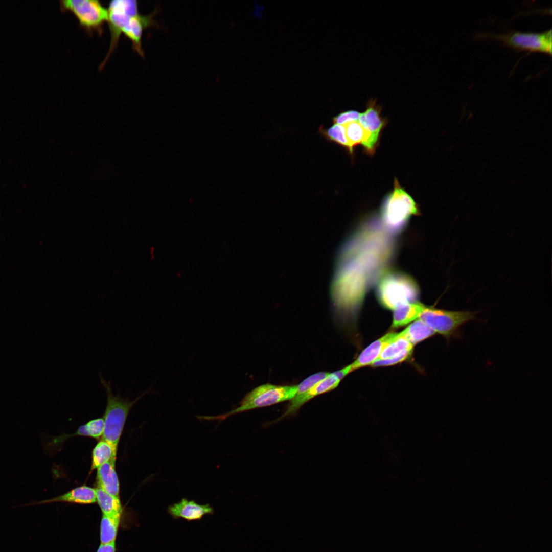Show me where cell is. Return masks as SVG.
Returning <instances> with one entry per match:
<instances>
[{
	"instance_id": "obj_1",
	"label": "cell",
	"mask_w": 552,
	"mask_h": 552,
	"mask_svg": "<svg viewBox=\"0 0 552 552\" xmlns=\"http://www.w3.org/2000/svg\"><path fill=\"white\" fill-rule=\"evenodd\" d=\"M100 380L107 394L106 406L103 418L104 429L102 439L110 444L117 453L119 443L131 408L146 394L155 393V391L150 387L135 400L130 401L128 398H122L119 392L114 396L112 392L111 381H106L100 374Z\"/></svg>"
},
{
	"instance_id": "obj_2",
	"label": "cell",
	"mask_w": 552,
	"mask_h": 552,
	"mask_svg": "<svg viewBox=\"0 0 552 552\" xmlns=\"http://www.w3.org/2000/svg\"><path fill=\"white\" fill-rule=\"evenodd\" d=\"M420 291L409 275L397 271L385 272L379 280L376 295L380 305L394 310L402 305L417 302Z\"/></svg>"
},
{
	"instance_id": "obj_3",
	"label": "cell",
	"mask_w": 552,
	"mask_h": 552,
	"mask_svg": "<svg viewBox=\"0 0 552 552\" xmlns=\"http://www.w3.org/2000/svg\"><path fill=\"white\" fill-rule=\"evenodd\" d=\"M297 390V385L264 384L248 392L242 399L239 405L231 411L215 416H197V418L201 421H218L221 422L239 413L291 400L296 395Z\"/></svg>"
},
{
	"instance_id": "obj_4",
	"label": "cell",
	"mask_w": 552,
	"mask_h": 552,
	"mask_svg": "<svg viewBox=\"0 0 552 552\" xmlns=\"http://www.w3.org/2000/svg\"><path fill=\"white\" fill-rule=\"evenodd\" d=\"M158 11L159 8H156L150 14L143 15L135 9L121 11L113 18V32L117 36L124 34L131 41L133 50L144 57L145 53L142 45L143 32L149 26H160L154 19Z\"/></svg>"
},
{
	"instance_id": "obj_5",
	"label": "cell",
	"mask_w": 552,
	"mask_h": 552,
	"mask_svg": "<svg viewBox=\"0 0 552 552\" xmlns=\"http://www.w3.org/2000/svg\"><path fill=\"white\" fill-rule=\"evenodd\" d=\"M478 313L469 310H447L426 306L419 319L435 333L449 340L457 334L462 326L476 319Z\"/></svg>"
},
{
	"instance_id": "obj_6",
	"label": "cell",
	"mask_w": 552,
	"mask_h": 552,
	"mask_svg": "<svg viewBox=\"0 0 552 552\" xmlns=\"http://www.w3.org/2000/svg\"><path fill=\"white\" fill-rule=\"evenodd\" d=\"M419 213L416 203L395 179L394 190L387 197L381 210L384 224L389 229H397L411 216Z\"/></svg>"
},
{
	"instance_id": "obj_7",
	"label": "cell",
	"mask_w": 552,
	"mask_h": 552,
	"mask_svg": "<svg viewBox=\"0 0 552 552\" xmlns=\"http://www.w3.org/2000/svg\"><path fill=\"white\" fill-rule=\"evenodd\" d=\"M62 12L69 11L77 19L79 25L89 35L102 34L103 26L107 21L108 11L98 0H61Z\"/></svg>"
},
{
	"instance_id": "obj_8",
	"label": "cell",
	"mask_w": 552,
	"mask_h": 552,
	"mask_svg": "<svg viewBox=\"0 0 552 552\" xmlns=\"http://www.w3.org/2000/svg\"><path fill=\"white\" fill-rule=\"evenodd\" d=\"M495 36L505 44L515 48L540 51L550 54L551 53V29L541 33L515 32Z\"/></svg>"
},
{
	"instance_id": "obj_9",
	"label": "cell",
	"mask_w": 552,
	"mask_h": 552,
	"mask_svg": "<svg viewBox=\"0 0 552 552\" xmlns=\"http://www.w3.org/2000/svg\"><path fill=\"white\" fill-rule=\"evenodd\" d=\"M376 99H370L366 109L360 113L358 122L366 132L368 137L362 145L366 151L372 154L376 148L380 133L385 125L386 121L380 116L381 108L376 104Z\"/></svg>"
},
{
	"instance_id": "obj_10",
	"label": "cell",
	"mask_w": 552,
	"mask_h": 552,
	"mask_svg": "<svg viewBox=\"0 0 552 552\" xmlns=\"http://www.w3.org/2000/svg\"><path fill=\"white\" fill-rule=\"evenodd\" d=\"M341 380L335 372L330 373L326 378L316 384L306 392L295 396L291 400L284 413L275 422L280 421L289 416L294 415L304 404L314 397L335 389L339 385Z\"/></svg>"
},
{
	"instance_id": "obj_11",
	"label": "cell",
	"mask_w": 552,
	"mask_h": 552,
	"mask_svg": "<svg viewBox=\"0 0 552 552\" xmlns=\"http://www.w3.org/2000/svg\"><path fill=\"white\" fill-rule=\"evenodd\" d=\"M214 512V509L210 504H201L186 498L167 508V513L174 519L181 518L188 521L201 520L204 516L212 515Z\"/></svg>"
},
{
	"instance_id": "obj_12",
	"label": "cell",
	"mask_w": 552,
	"mask_h": 552,
	"mask_svg": "<svg viewBox=\"0 0 552 552\" xmlns=\"http://www.w3.org/2000/svg\"><path fill=\"white\" fill-rule=\"evenodd\" d=\"M53 502H68L80 504L95 503L96 502V488L87 486H81L51 499L31 502L25 505Z\"/></svg>"
},
{
	"instance_id": "obj_13",
	"label": "cell",
	"mask_w": 552,
	"mask_h": 552,
	"mask_svg": "<svg viewBox=\"0 0 552 552\" xmlns=\"http://www.w3.org/2000/svg\"><path fill=\"white\" fill-rule=\"evenodd\" d=\"M398 333L390 332L375 340L359 354L351 364L352 372L362 367L371 365L377 360L383 349L397 336Z\"/></svg>"
},
{
	"instance_id": "obj_14",
	"label": "cell",
	"mask_w": 552,
	"mask_h": 552,
	"mask_svg": "<svg viewBox=\"0 0 552 552\" xmlns=\"http://www.w3.org/2000/svg\"><path fill=\"white\" fill-rule=\"evenodd\" d=\"M115 463L110 460L97 468V487L110 495L120 497V482Z\"/></svg>"
},
{
	"instance_id": "obj_15",
	"label": "cell",
	"mask_w": 552,
	"mask_h": 552,
	"mask_svg": "<svg viewBox=\"0 0 552 552\" xmlns=\"http://www.w3.org/2000/svg\"><path fill=\"white\" fill-rule=\"evenodd\" d=\"M426 307L423 304L416 302L402 305L393 310L391 327L398 328L419 318Z\"/></svg>"
},
{
	"instance_id": "obj_16",
	"label": "cell",
	"mask_w": 552,
	"mask_h": 552,
	"mask_svg": "<svg viewBox=\"0 0 552 552\" xmlns=\"http://www.w3.org/2000/svg\"><path fill=\"white\" fill-rule=\"evenodd\" d=\"M96 502H97L102 515L121 517L123 511L120 497L110 495L100 488H96Z\"/></svg>"
},
{
	"instance_id": "obj_17",
	"label": "cell",
	"mask_w": 552,
	"mask_h": 552,
	"mask_svg": "<svg viewBox=\"0 0 552 552\" xmlns=\"http://www.w3.org/2000/svg\"><path fill=\"white\" fill-rule=\"evenodd\" d=\"M399 333L413 346L432 336L435 332L423 321L418 319Z\"/></svg>"
},
{
	"instance_id": "obj_18",
	"label": "cell",
	"mask_w": 552,
	"mask_h": 552,
	"mask_svg": "<svg viewBox=\"0 0 552 552\" xmlns=\"http://www.w3.org/2000/svg\"><path fill=\"white\" fill-rule=\"evenodd\" d=\"M117 454L110 444L101 439L93 450L90 471L110 460L116 462Z\"/></svg>"
},
{
	"instance_id": "obj_19",
	"label": "cell",
	"mask_w": 552,
	"mask_h": 552,
	"mask_svg": "<svg viewBox=\"0 0 552 552\" xmlns=\"http://www.w3.org/2000/svg\"><path fill=\"white\" fill-rule=\"evenodd\" d=\"M121 518L102 515L100 525L101 544H107L116 541Z\"/></svg>"
},
{
	"instance_id": "obj_20",
	"label": "cell",
	"mask_w": 552,
	"mask_h": 552,
	"mask_svg": "<svg viewBox=\"0 0 552 552\" xmlns=\"http://www.w3.org/2000/svg\"><path fill=\"white\" fill-rule=\"evenodd\" d=\"M104 429V420L103 418H97L89 421L87 423L79 427L75 433L72 434L63 435L59 438L60 440L74 436H84L95 439L102 436Z\"/></svg>"
},
{
	"instance_id": "obj_21",
	"label": "cell",
	"mask_w": 552,
	"mask_h": 552,
	"mask_svg": "<svg viewBox=\"0 0 552 552\" xmlns=\"http://www.w3.org/2000/svg\"><path fill=\"white\" fill-rule=\"evenodd\" d=\"M413 346L398 333L396 337L383 349L377 359H385L399 355L406 351L413 350Z\"/></svg>"
},
{
	"instance_id": "obj_22",
	"label": "cell",
	"mask_w": 552,
	"mask_h": 552,
	"mask_svg": "<svg viewBox=\"0 0 552 552\" xmlns=\"http://www.w3.org/2000/svg\"><path fill=\"white\" fill-rule=\"evenodd\" d=\"M319 131L325 139L347 148L349 152L352 154L353 149L347 139L344 125L334 124L328 129L320 126Z\"/></svg>"
},
{
	"instance_id": "obj_23",
	"label": "cell",
	"mask_w": 552,
	"mask_h": 552,
	"mask_svg": "<svg viewBox=\"0 0 552 552\" xmlns=\"http://www.w3.org/2000/svg\"><path fill=\"white\" fill-rule=\"evenodd\" d=\"M347 139L353 149L354 146L362 144L368 135L358 121H354L344 125Z\"/></svg>"
},
{
	"instance_id": "obj_24",
	"label": "cell",
	"mask_w": 552,
	"mask_h": 552,
	"mask_svg": "<svg viewBox=\"0 0 552 552\" xmlns=\"http://www.w3.org/2000/svg\"><path fill=\"white\" fill-rule=\"evenodd\" d=\"M329 374V372H320L309 376L297 385V390L296 395L306 392L316 384L326 378Z\"/></svg>"
},
{
	"instance_id": "obj_25",
	"label": "cell",
	"mask_w": 552,
	"mask_h": 552,
	"mask_svg": "<svg viewBox=\"0 0 552 552\" xmlns=\"http://www.w3.org/2000/svg\"><path fill=\"white\" fill-rule=\"evenodd\" d=\"M413 350L405 351L401 354L385 359H377L371 364L373 367L386 366L398 364L408 359L412 355Z\"/></svg>"
},
{
	"instance_id": "obj_26",
	"label": "cell",
	"mask_w": 552,
	"mask_h": 552,
	"mask_svg": "<svg viewBox=\"0 0 552 552\" xmlns=\"http://www.w3.org/2000/svg\"><path fill=\"white\" fill-rule=\"evenodd\" d=\"M360 113L356 110L341 112L333 118L334 124L344 125L354 121H358Z\"/></svg>"
},
{
	"instance_id": "obj_27",
	"label": "cell",
	"mask_w": 552,
	"mask_h": 552,
	"mask_svg": "<svg viewBox=\"0 0 552 552\" xmlns=\"http://www.w3.org/2000/svg\"><path fill=\"white\" fill-rule=\"evenodd\" d=\"M116 541L107 544H100L96 552H116Z\"/></svg>"
}]
</instances>
